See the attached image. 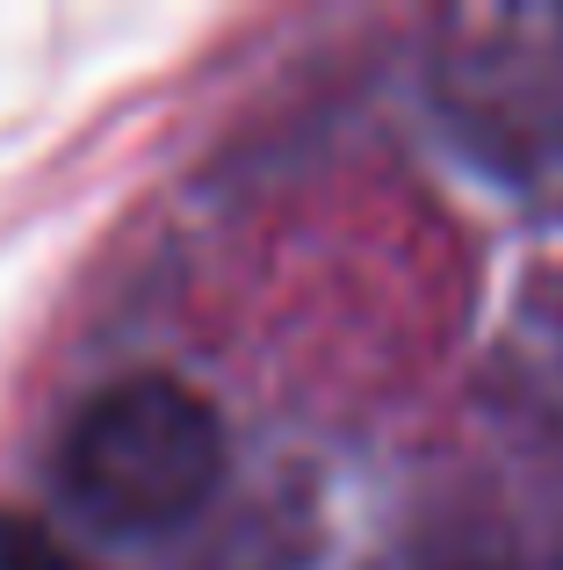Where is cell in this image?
I'll return each mask as SVG.
<instances>
[{"label":"cell","instance_id":"1","mask_svg":"<svg viewBox=\"0 0 563 570\" xmlns=\"http://www.w3.org/2000/svg\"><path fill=\"white\" fill-rule=\"evenodd\" d=\"M225 476V419L174 376H124L66 426V491L124 534L188 520Z\"/></svg>","mask_w":563,"mask_h":570},{"label":"cell","instance_id":"2","mask_svg":"<svg viewBox=\"0 0 563 570\" xmlns=\"http://www.w3.org/2000/svg\"><path fill=\"white\" fill-rule=\"evenodd\" d=\"M0 570H87V563L66 557V542L43 534L29 513H0Z\"/></svg>","mask_w":563,"mask_h":570},{"label":"cell","instance_id":"3","mask_svg":"<svg viewBox=\"0 0 563 570\" xmlns=\"http://www.w3.org/2000/svg\"><path fill=\"white\" fill-rule=\"evenodd\" d=\"M463 570H484V563H463Z\"/></svg>","mask_w":563,"mask_h":570}]
</instances>
